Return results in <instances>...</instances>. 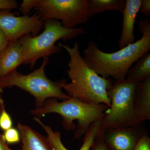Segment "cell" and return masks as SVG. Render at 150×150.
<instances>
[{
	"label": "cell",
	"mask_w": 150,
	"mask_h": 150,
	"mask_svg": "<svg viewBox=\"0 0 150 150\" xmlns=\"http://www.w3.org/2000/svg\"><path fill=\"white\" fill-rule=\"evenodd\" d=\"M67 51L70 56L67 71L71 82L67 83L64 79L62 89L70 97L93 105L103 104L110 106V100L108 94L113 80L100 76L91 69L81 56L79 44L76 42L73 47L59 43Z\"/></svg>",
	"instance_id": "cell-1"
},
{
	"label": "cell",
	"mask_w": 150,
	"mask_h": 150,
	"mask_svg": "<svg viewBox=\"0 0 150 150\" xmlns=\"http://www.w3.org/2000/svg\"><path fill=\"white\" fill-rule=\"evenodd\" d=\"M150 49V34H143L140 40L111 53L100 51L96 43L91 40L84 51L83 59L102 77L121 81L126 79L133 64Z\"/></svg>",
	"instance_id": "cell-2"
},
{
	"label": "cell",
	"mask_w": 150,
	"mask_h": 150,
	"mask_svg": "<svg viewBox=\"0 0 150 150\" xmlns=\"http://www.w3.org/2000/svg\"><path fill=\"white\" fill-rule=\"evenodd\" d=\"M108 108L105 104H89L74 98L62 102L50 98L42 107L32 110L30 113L39 118L49 113L59 114L63 118L64 129L67 131L76 130L74 139H80L92 124L101 121Z\"/></svg>",
	"instance_id": "cell-3"
},
{
	"label": "cell",
	"mask_w": 150,
	"mask_h": 150,
	"mask_svg": "<svg viewBox=\"0 0 150 150\" xmlns=\"http://www.w3.org/2000/svg\"><path fill=\"white\" fill-rule=\"evenodd\" d=\"M44 30L39 35H23L19 40L23 55V65L32 69L41 58L60 53L62 48L55 43L58 40H67L83 35L86 31L81 27L69 28L64 27L59 21L50 19L43 21Z\"/></svg>",
	"instance_id": "cell-4"
},
{
	"label": "cell",
	"mask_w": 150,
	"mask_h": 150,
	"mask_svg": "<svg viewBox=\"0 0 150 150\" xmlns=\"http://www.w3.org/2000/svg\"><path fill=\"white\" fill-rule=\"evenodd\" d=\"M139 83L126 79L114 81L108 91L110 106L100 121L98 136L111 129L142 125L135 109V96Z\"/></svg>",
	"instance_id": "cell-5"
},
{
	"label": "cell",
	"mask_w": 150,
	"mask_h": 150,
	"mask_svg": "<svg viewBox=\"0 0 150 150\" xmlns=\"http://www.w3.org/2000/svg\"><path fill=\"white\" fill-rule=\"evenodd\" d=\"M41 66L27 75L13 70L5 76L0 79V87L16 86L27 92L34 97L35 108H40L44 103L50 98L64 100L71 97L62 91L64 79L54 81L46 76L45 68L49 61V57L43 58Z\"/></svg>",
	"instance_id": "cell-6"
},
{
	"label": "cell",
	"mask_w": 150,
	"mask_h": 150,
	"mask_svg": "<svg viewBox=\"0 0 150 150\" xmlns=\"http://www.w3.org/2000/svg\"><path fill=\"white\" fill-rule=\"evenodd\" d=\"M34 9L42 21H61L69 28L84 24L91 18L88 0H34Z\"/></svg>",
	"instance_id": "cell-7"
},
{
	"label": "cell",
	"mask_w": 150,
	"mask_h": 150,
	"mask_svg": "<svg viewBox=\"0 0 150 150\" xmlns=\"http://www.w3.org/2000/svg\"><path fill=\"white\" fill-rule=\"evenodd\" d=\"M43 25V22L36 13L31 16H16L10 10H0V29L6 35L10 43L27 34L36 36Z\"/></svg>",
	"instance_id": "cell-8"
},
{
	"label": "cell",
	"mask_w": 150,
	"mask_h": 150,
	"mask_svg": "<svg viewBox=\"0 0 150 150\" xmlns=\"http://www.w3.org/2000/svg\"><path fill=\"white\" fill-rule=\"evenodd\" d=\"M139 126L130 128L111 129L102 135L110 150H134L143 135Z\"/></svg>",
	"instance_id": "cell-9"
},
{
	"label": "cell",
	"mask_w": 150,
	"mask_h": 150,
	"mask_svg": "<svg viewBox=\"0 0 150 150\" xmlns=\"http://www.w3.org/2000/svg\"><path fill=\"white\" fill-rule=\"evenodd\" d=\"M34 120L43 128L46 132L47 139L54 150H69L63 144L61 138V134L59 131H54L51 126L44 124L39 118L34 117ZM100 121L95 122L92 124L88 131L84 135L83 143L79 150H89L95 139L98 136Z\"/></svg>",
	"instance_id": "cell-10"
},
{
	"label": "cell",
	"mask_w": 150,
	"mask_h": 150,
	"mask_svg": "<svg viewBox=\"0 0 150 150\" xmlns=\"http://www.w3.org/2000/svg\"><path fill=\"white\" fill-rule=\"evenodd\" d=\"M142 0H126L122 13L123 21L121 37L118 40L119 48L122 49L134 42V26L137 13L139 11Z\"/></svg>",
	"instance_id": "cell-11"
},
{
	"label": "cell",
	"mask_w": 150,
	"mask_h": 150,
	"mask_svg": "<svg viewBox=\"0 0 150 150\" xmlns=\"http://www.w3.org/2000/svg\"><path fill=\"white\" fill-rule=\"evenodd\" d=\"M23 55L19 40L10 43L0 53V79L23 64Z\"/></svg>",
	"instance_id": "cell-12"
},
{
	"label": "cell",
	"mask_w": 150,
	"mask_h": 150,
	"mask_svg": "<svg viewBox=\"0 0 150 150\" xmlns=\"http://www.w3.org/2000/svg\"><path fill=\"white\" fill-rule=\"evenodd\" d=\"M17 129L22 143L21 149L19 150H54L47 137L30 126L18 123Z\"/></svg>",
	"instance_id": "cell-13"
},
{
	"label": "cell",
	"mask_w": 150,
	"mask_h": 150,
	"mask_svg": "<svg viewBox=\"0 0 150 150\" xmlns=\"http://www.w3.org/2000/svg\"><path fill=\"white\" fill-rule=\"evenodd\" d=\"M135 109L141 124L150 120V79L139 83L135 96Z\"/></svg>",
	"instance_id": "cell-14"
},
{
	"label": "cell",
	"mask_w": 150,
	"mask_h": 150,
	"mask_svg": "<svg viewBox=\"0 0 150 150\" xmlns=\"http://www.w3.org/2000/svg\"><path fill=\"white\" fill-rule=\"evenodd\" d=\"M126 79L140 83L150 79V54L147 53L131 67L127 73Z\"/></svg>",
	"instance_id": "cell-15"
},
{
	"label": "cell",
	"mask_w": 150,
	"mask_h": 150,
	"mask_svg": "<svg viewBox=\"0 0 150 150\" xmlns=\"http://www.w3.org/2000/svg\"><path fill=\"white\" fill-rule=\"evenodd\" d=\"M125 0H88V8L91 17L106 11H117L123 12Z\"/></svg>",
	"instance_id": "cell-16"
},
{
	"label": "cell",
	"mask_w": 150,
	"mask_h": 150,
	"mask_svg": "<svg viewBox=\"0 0 150 150\" xmlns=\"http://www.w3.org/2000/svg\"><path fill=\"white\" fill-rule=\"evenodd\" d=\"M3 138L8 144H18L21 141L20 134L17 129L10 128L4 131Z\"/></svg>",
	"instance_id": "cell-17"
},
{
	"label": "cell",
	"mask_w": 150,
	"mask_h": 150,
	"mask_svg": "<svg viewBox=\"0 0 150 150\" xmlns=\"http://www.w3.org/2000/svg\"><path fill=\"white\" fill-rule=\"evenodd\" d=\"M12 118L4 108L0 114V129L4 131L12 128Z\"/></svg>",
	"instance_id": "cell-18"
},
{
	"label": "cell",
	"mask_w": 150,
	"mask_h": 150,
	"mask_svg": "<svg viewBox=\"0 0 150 150\" xmlns=\"http://www.w3.org/2000/svg\"><path fill=\"white\" fill-rule=\"evenodd\" d=\"M134 150H150V139L147 133H144L137 142Z\"/></svg>",
	"instance_id": "cell-19"
},
{
	"label": "cell",
	"mask_w": 150,
	"mask_h": 150,
	"mask_svg": "<svg viewBox=\"0 0 150 150\" xmlns=\"http://www.w3.org/2000/svg\"><path fill=\"white\" fill-rule=\"evenodd\" d=\"M89 150H110L102 136H98L95 139Z\"/></svg>",
	"instance_id": "cell-20"
},
{
	"label": "cell",
	"mask_w": 150,
	"mask_h": 150,
	"mask_svg": "<svg viewBox=\"0 0 150 150\" xmlns=\"http://www.w3.org/2000/svg\"><path fill=\"white\" fill-rule=\"evenodd\" d=\"M18 7V3L15 0H0V10L11 11Z\"/></svg>",
	"instance_id": "cell-21"
},
{
	"label": "cell",
	"mask_w": 150,
	"mask_h": 150,
	"mask_svg": "<svg viewBox=\"0 0 150 150\" xmlns=\"http://www.w3.org/2000/svg\"><path fill=\"white\" fill-rule=\"evenodd\" d=\"M20 6L22 14L23 16H27L34 8V0H23Z\"/></svg>",
	"instance_id": "cell-22"
},
{
	"label": "cell",
	"mask_w": 150,
	"mask_h": 150,
	"mask_svg": "<svg viewBox=\"0 0 150 150\" xmlns=\"http://www.w3.org/2000/svg\"><path fill=\"white\" fill-rule=\"evenodd\" d=\"M139 29L142 34H150V22L148 17L140 21Z\"/></svg>",
	"instance_id": "cell-23"
},
{
	"label": "cell",
	"mask_w": 150,
	"mask_h": 150,
	"mask_svg": "<svg viewBox=\"0 0 150 150\" xmlns=\"http://www.w3.org/2000/svg\"><path fill=\"white\" fill-rule=\"evenodd\" d=\"M139 11L148 18L150 16V0H142Z\"/></svg>",
	"instance_id": "cell-24"
},
{
	"label": "cell",
	"mask_w": 150,
	"mask_h": 150,
	"mask_svg": "<svg viewBox=\"0 0 150 150\" xmlns=\"http://www.w3.org/2000/svg\"><path fill=\"white\" fill-rule=\"evenodd\" d=\"M10 44L6 35L0 29V53L4 51Z\"/></svg>",
	"instance_id": "cell-25"
},
{
	"label": "cell",
	"mask_w": 150,
	"mask_h": 150,
	"mask_svg": "<svg viewBox=\"0 0 150 150\" xmlns=\"http://www.w3.org/2000/svg\"><path fill=\"white\" fill-rule=\"evenodd\" d=\"M0 150H14L9 147L4 138L3 134H0Z\"/></svg>",
	"instance_id": "cell-26"
},
{
	"label": "cell",
	"mask_w": 150,
	"mask_h": 150,
	"mask_svg": "<svg viewBox=\"0 0 150 150\" xmlns=\"http://www.w3.org/2000/svg\"><path fill=\"white\" fill-rule=\"evenodd\" d=\"M3 89L0 87V114L5 108L4 102L2 97Z\"/></svg>",
	"instance_id": "cell-27"
}]
</instances>
